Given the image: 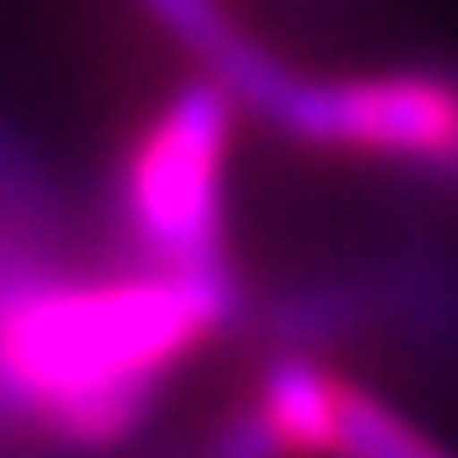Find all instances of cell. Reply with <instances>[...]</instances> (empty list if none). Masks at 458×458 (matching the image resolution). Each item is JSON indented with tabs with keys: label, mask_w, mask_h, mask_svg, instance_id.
Wrapping results in <instances>:
<instances>
[{
	"label": "cell",
	"mask_w": 458,
	"mask_h": 458,
	"mask_svg": "<svg viewBox=\"0 0 458 458\" xmlns=\"http://www.w3.org/2000/svg\"><path fill=\"white\" fill-rule=\"evenodd\" d=\"M338 378H327L315 361L304 355H286L264 372V395H258V412L276 429L286 458H315L333 453V424H338Z\"/></svg>",
	"instance_id": "5"
},
{
	"label": "cell",
	"mask_w": 458,
	"mask_h": 458,
	"mask_svg": "<svg viewBox=\"0 0 458 458\" xmlns=\"http://www.w3.org/2000/svg\"><path fill=\"white\" fill-rule=\"evenodd\" d=\"M195 458H281V441H276V429L264 424V412L252 407V412H241V419H229Z\"/></svg>",
	"instance_id": "8"
},
{
	"label": "cell",
	"mask_w": 458,
	"mask_h": 458,
	"mask_svg": "<svg viewBox=\"0 0 458 458\" xmlns=\"http://www.w3.org/2000/svg\"><path fill=\"white\" fill-rule=\"evenodd\" d=\"M235 315L224 258L183 264L149 281L40 286L29 281L0 304V407H52L109 384L161 378L172 355Z\"/></svg>",
	"instance_id": "1"
},
{
	"label": "cell",
	"mask_w": 458,
	"mask_h": 458,
	"mask_svg": "<svg viewBox=\"0 0 458 458\" xmlns=\"http://www.w3.org/2000/svg\"><path fill=\"white\" fill-rule=\"evenodd\" d=\"M333 453L338 458H453L419 429H407L378 395H361L344 384L338 390V424H333Z\"/></svg>",
	"instance_id": "6"
},
{
	"label": "cell",
	"mask_w": 458,
	"mask_h": 458,
	"mask_svg": "<svg viewBox=\"0 0 458 458\" xmlns=\"http://www.w3.org/2000/svg\"><path fill=\"white\" fill-rule=\"evenodd\" d=\"M281 126L310 143H350L367 155L419 161L441 183H458V81L447 75L298 86Z\"/></svg>",
	"instance_id": "3"
},
{
	"label": "cell",
	"mask_w": 458,
	"mask_h": 458,
	"mask_svg": "<svg viewBox=\"0 0 458 458\" xmlns=\"http://www.w3.org/2000/svg\"><path fill=\"white\" fill-rule=\"evenodd\" d=\"M143 6H149L155 18L183 40V47H195L200 57H207L229 92L247 98L252 109H264L269 121H281L286 104H293V92L304 86V81L286 75L269 52H258L252 40L218 12V0H143Z\"/></svg>",
	"instance_id": "4"
},
{
	"label": "cell",
	"mask_w": 458,
	"mask_h": 458,
	"mask_svg": "<svg viewBox=\"0 0 458 458\" xmlns=\"http://www.w3.org/2000/svg\"><path fill=\"white\" fill-rule=\"evenodd\" d=\"M355 315H361V298L350 286H315V293H298L269 310V333L286 344H321V338L350 333Z\"/></svg>",
	"instance_id": "7"
},
{
	"label": "cell",
	"mask_w": 458,
	"mask_h": 458,
	"mask_svg": "<svg viewBox=\"0 0 458 458\" xmlns=\"http://www.w3.org/2000/svg\"><path fill=\"white\" fill-rule=\"evenodd\" d=\"M229 143V86H190L126 161V224L166 269L224 258L218 166Z\"/></svg>",
	"instance_id": "2"
}]
</instances>
